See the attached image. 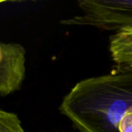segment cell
I'll use <instances>...</instances> for the list:
<instances>
[{
    "label": "cell",
    "instance_id": "obj_4",
    "mask_svg": "<svg viewBox=\"0 0 132 132\" xmlns=\"http://www.w3.org/2000/svg\"><path fill=\"white\" fill-rule=\"evenodd\" d=\"M109 51L115 70L132 71V29H126L111 36Z\"/></svg>",
    "mask_w": 132,
    "mask_h": 132
},
{
    "label": "cell",
    "instance_id": "obj_1",
    "mask_svg": "<svg viewBox=\"0 0 132 132\" xmlns=\"http://www.w3.org/2000/svg\"><path fill=\"white\" fill-rule=\"evenodd\" d=\"M60 111L80 132H132V71L114 70L80 80Z\"/></svg>",
    "mask_w": 132,
    "mask_h": 132
},
{
    "label": "cell",
    "instance_id": "obj_2",
    "mask_svg": "<svg viewBox=\"0 0 132 132\" xmlns=\"http://www.w3.org/2000/svg\"><path fill=\"white\" fill-rule=\"evenodd\" d=\"M80 15L66 19V26H88L118 32L132 29V0H82Z\"/></svg>",
    "mask_w": 132,
    "mask_h": 132
},
{
    "label": "cell",
    "instance_id": "obj_3",
    "mask_svg": "<svg viewBox=\"0 0 132 132\" xmlns=\"http://www.w3.org/2000/svg\"><path fill=\"white\" fill-rule=\"evenodd\" d=\"M26 50L19 43L0 44V95L19 90L25 79Z\"/></svg>",
    "mask_w": 132,
    "mask_h": 132
},
{
    "label": "cell",
    "instance_id": "obj_5",
    "mask_svg": "<svg viewBox=\"0 0 132 132\" xmlns=\"http://www.w3.org/2000/svg\"><path fill=\"white\" fill-rule=\"evenodd\" d=\"M0 132H26L16 114L0 111Z\"/></svg>",
    "mask_w": 132,
    "mask_h": 132
}]
</instances>
